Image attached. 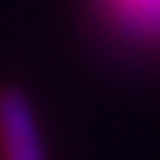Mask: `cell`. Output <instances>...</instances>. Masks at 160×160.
Here are the masks:
<instances>
[{"instance_id": "cell-2", "label": "cell", "mask_w": 160, "mask_h": 160, "mask_svg": "<svg viewBox=\"0 0 160 160\" xmlns=\"http://www.w3.org/2000/svg\"><path fill=\"white\" fill-rule=\"evenodd\" d=\"M114 7L121 14H132V18H149V22H153V18H160V0H114Z\"/></svg>"}, {"instance_id": "cell-1", "label": "cell", "mask_w": 160, "mask_h": 160, "mask_svg": "<svg viewBox=\"0 0 160 160\" xmlns=\"http://www.w3.org/2000/svg\"><path fill=\"white\" fill-rule=\"evenodd\" d=\"M0 160H46L32 103L22 89H0Z\"/></svg>"}]
</instances>
